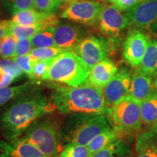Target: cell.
Masks as SVG:
<instances>
[{"instance_id":"obj_1","label":"cell","mask_w":157,"mask_h":157,"mask_svg":"<svg viewBox=\"0 0 157 157\" xmlns=\"http://www.w3.org/2000/svg\"><path fill=\"white\" fill-rule=\"evenodd\" d=\"M56 111L51 98L31 90L0 108V135L10 142L18 140L33 123Z\"/></svg>"},{"instance_id":"obj_2","label":"cell","mask_w":157,"mask_h":157,"mask_svg":"<svg viewBox=\"0 0 157 157\" xmlns=\"http://www.w3.org/2000/svg\"><path fill=\"white\" fill-rule=\"evenodd\" d=\"M52 89L51 99L61 114H109L103 89L90 84L87 80L77 87L53 85Z\"/></svg>"},{"instance_id":"obj_3","label":"cell","mask_w":157,"mask_h":157,"mask_svg":"<svg viewBox=\"0 0 157 157\" xmlns=\"http://www.w3.org/2000/svg\"><path fill=\"white\" fill-rule=\"evenodd\" d=\"M105 114L76 113L68 114L61 123L62 140L64 145L87 146L101 132L111 128Z\"/></svg>"},{"instance_id":"obj_4","label":"cell","mask_w":157,"mask_h":157,"mask_svg":"<svg viewBox=\"0 0 157 157\" xmlns=\"http://www.w3.org/2000/svg\"><path fill=\"white\" fill-rule=\"evenodd\" d=\"M52 115L36 120L19 139L31 143L48 157H59L63 148L61 123Z\"/></svg>"},{"instance_id":"obj_5","label":"cell","mask_w":157,"mask_h":157,"mask_svg":"<svg viewBox=\"0 0 157 157\" xmlns=\"http://www.w3.org/2000/svg\"><path fill=\"white\" fill-rule=\"evenodd\" d=\"M90 71L72 50L53 59L43 80L77 87L87 79Z\"/></svg>"},{"instance_id":"obj_6","label":"cell","mask_w":157,"mask_h":157,"mask_svg":"<svg viewBox=\"0 0 157 157\" xmlns=\"http://www.w3.org/2000/svg\"><path fill=\"white\" fill-rule=\"evenodd\" d=\"M140 103L129 95L117 102L109 109L108 115L111 124L121 135L135 132L141 127Z\"/></svg>"},{"instance_id":"obj_7","label":"cell","mask_w":157,"mask_h":157,"mask_svg":"<svg viewBox=\"0 0 157 157\" xmlns=\"http://www.w3.org/2000/svg\"><path fill=\"white\" fill-rule=\"evenodd\" d=\"M103 7V4L98 1L79 0L70 4L61 17L83 25H95L99 23Z\"/></svg>"},{"instance_id":"obj_8","label":"cell","mask_w":157,"mask_h":157,"mask_svg":"<svg viewBox=\"0 0 157 157\" xmlns=\"http://www.w3.org/2000/svg\"><path fill=\"white\" fill-rule=\"evenodd\" d=\"M109 45L105 39L88 36L81 39L73 50L84 64L91 71L95 65L108 58Z\"/></svg>"},{"instance_id":"obj_9","label":"cell","mask_w":157,"mask_h":157,"mask_svg":"<svg viewBox=\"0 0 157 157\" xmlns=\"http://www.w3.org/2000/svg\"><path fill=\"white\" fill-rule=\"evenodd\" d=\"M98 24L101 32L111 41H116L131 25L124 13L112 5H104Z\"/></svg>"},{"instance_id":"obj_10","label":"cell","mask_w":157,"mask_h":157,"mask_svg":"<svg viewBox=\"0 0 157 157\" xmlns=\"http://www.w3.org/2000/svg\"><path fill=\"white\" fill-rule=\"evenodd\" d=\"M130 24L153 32L157 28V0H143L124 11Z\"/></svg>"},{"instance_id":"obj_11","label":"cell","mask_w":157,"mask_h":157,"mask_svg":"<svg viewBox=\"0 0 157 157\" xmlns=\"http://www.w3.org/2000/svg\"><path fill=\"white\" fill-rule=\"evenodd\" d=\"M131 78L132 75L127 70L124 68L118 70L114 76L103 88L105 103L109 111L117 102L129 95Z\"/></svg>"},{"instance_id":"obj_12","label":"cell","mask_w":157,"mask_h":157,"mask_svg":"<svg viewBox=\"0 0 157 157\" xmlns=\"http://www.w3.org/2000/svg\"><path fill=\"white\" fill-rule=\"evenodd\" d=\"M150 38L139 29L129 33L124 44V58L132 67H138L144 56Z\"/></svg>"},{"instance_id":"obj_13","label":"cell","mask_w":157,"mask_h":157,"mask_svg":"<svg viewBox=\"0 0 157 157\" xmlns=\"http://www.w3.org/2000/svg\"><path fill=\"white\" fill-rule=\"evenodd\" d=\"M0 157H48L26 141L0 140Z\"/></svg>"},{"instance_id":"obj_14","label":"cell","mask_w":157,"mask_h":157,"mask_svg":"<svg viewBox=\"0 0 157 157\" xmlns=\"http://www.w3.org/2000/svg\"><path fill=\"white\" fill-rule=\"evenodd\" d=\"M155 93L153 77L137 69L131 78L129 95L137 101L142 102Z\"/></svg>"},{"instance_id":"obj_15","label":"cell","mask_w":157,"mask_h":157,"mask_svg":"<svg viewBox=\"0 0 157 157\" xmlns=\"http://www.w3.org/2000/svg\"><path fill=\"white\" fill-rule=\"evenodd\" d=\"M117 71L118 68L113 62L105 58L92 68L87 80L90 84L103 89Z\"/></svg>"},{"instance_id":"obj_16","label":"cell","mask_w":157,"mask_h":157,"mask_svg":"<svg viewBox=\"0 0 157 157\" xmlns=\"http://www.w3.org/2000/svg\"><path fill=\"white\" fill-rule=\"evenodd\" d=\"M56 47L63 50H73L81 41V33L77 27L71 24H60L54 33Z\"/></svg>"},{"instance_id":"obj_17","label":"cell","mask_w":157,"mask_h":157,"mask_svg":"<svg viewBox=\"0 0 157 157\" xmlns=\"http://www.w3.org/2000/svg\"><path fill=\"white\" fill-rule=\"evenodd\" d=\"M132 157H157V126L137 137Z\"/></svg>"},{"instance_id":"obj_18","label":"cell","mask_w":157,"mask_h":157,"mask_svg":"<svg viewBox=\"0 0 157 157\" xmlns=\"http://www.w3.org/2000/svg\"><path fill=\"white\" fill-rule=\"evenodd\" d=\"M142 73L151 77L157 75V41L154 39L149 40L148 47L140 64L137 67Z\"/></svg>"},{"instance_id":"obj_19","label":"cell","mask_w":157,"mask_h":157,"mask_svg":"<svg viewBox=\"0 0 157 157\" xmlns=\"http://www.w3.org/2000/svg\"><path fill=\"white\" fill-rule=\"evenodd\" d=\"M48 28L46 19L44 20L42 22L34 25H20L13 22L12 21H8V24H7L8 35L14 36L17 40L21 39L31 38L39 31Z\"/></svg>"},{"instance_id":"obj_20","label":"cell","mask_w":157,"mask_h":157,"mask_svg":"<svg viewBox=\"0 0 157 157\" xmlns=\"http://www.w3.org/2000/svg\"><path fill=\"white\" fill-rule=\"evenodd\" d=\"M121 135V133L114 127H111L101 132L87 145L90 154H93L94 153L99 151L101 149L112 144L115 141L119 140Z\"/></svg>"},{"instance_id":"obj_21","label":"cell","mask_w":157,"mask_h":157,"mask_svg":"<svg viewBox=\"0 0 157 157\" xmlns=\"http://www.w3.org/2000/svg\"><path fill=\"white\" fill-rule=\"evenodd\" d=\"M140 113L142 124L157 126V95L156 93L141 102Z\"/></svg>"},{"instance_id":"obj_22","label":"cell","mask_w":157,"mask_h":157,"mask_svg":"<svg viewBox=\"0 0 157 157\" xmlns=\"http://www.w3.org/2000/svg\"><path fill=\"white\" fill-rule=\"evenodd\" d=\"M51 14L41 13L33 8L25 10L13 15L12 21L20 25H34L42 22Z\"/></svg>"},{"instance_id":"obj_23","label":"cell","mask_w":157,"mask_h":157,"mask_svg":"<svg viewBox=\"0 0 157 157\" xmlns=\"http://www.w3.org/2000/svg\"><path fill=\"white\" fill-rule=\"evenodd\" d=\"M130 153L129 147L120 140H118L90 157H127Z\"/></svg>"},{"instance_id":"obj_24","label":"cell","mask_w":157,"mask_h":157,"mask_svg":"<svg viewBox=\"0 0 157 157\" xmlns=\"http://www.w3.org/2000/svg\"><path fill=\"white\" fill-rule=\"evenodd\" d=\"M56 27L44 29L39 31L31 38V44L34 48H50L56 47L54 33Z\"/></svg>"},{"instance_id":"obj_25","label":"cell","mask_w":157,"mask_h":157,"mask_svg":"<svg viewBox=\"0 0 157 157\" xmlns=\"http://www.w3.org/2000/svg\"><path fill=\"white\" fill-rule=\"evenodd\" d=\"M31 86L28 83H25L15 87H7L0 88V108L19 95L30 91Z\"/></svg>"},{"instance_id":"obj_26","label":"cell","mask_w":157,"mask_h":157,"mask_svg":"<svg viewBox=\"0 0 157 157\" xmlns=\"http://www.w3.org/2000/svg\"><path fill=\"white\" fill-rule=\"evenodd\" d=\"M66 50L63 49L57 48V47H50V48H33L30 55L35 60H52Z\"/></svg>"},{"instance_id":"obj_27","label":"cell","mask_w":157,"mask_h":157,"mask_svg":"<svg viewBox=\"0 0 157 157\" xmlns=\"http://www.w3.org/2000/svg\"><path fill=\"white\" fill-rule=\"evenodd\" d=\"M90 154L87 146L79 144L65 145L59 157H90Z\"/></svg>"},{"instance_id":"obj_28","label":"cell","mask_w":157,"mask_h":157,"mask_svg":"<svg viewBox=\"0 0 157 157\" xmlns=\"http://www.w3.org/2000/svg\"><path fill=\"white\" fill-rule=\"evenodd\" d=\"M17 39L11 35L3 38L2 44L0 48V56L3 58H13L15 56Z\"/></svg>"},{"instance_id":"obj_29","label":"cell","mask_w":157,"mask_h":157,"mask_svg":"<svg viewBox=\"0 0 157 157\" xmlns=\"http://www.w3.org/2000/svg\"><path fill=\"white\" fill-rule=\"evenodd\" d=\"M52 60H34L31 74L29 76L32 80L39 81L43 80V78L48 72L49 66Z\"/></svg>"},{"instance_id":"obj_30","label":"cell","mask_w":157,"mask_h":157,"mask_svg":"<svg viewBox=\"0 0 157 157\" xmlns=\"http://www.w3.org/2000/svg\"><path fill=\"white\" fill-rule=\"evenodd\" d=\"M60 0H34V9L41 13L50 14L60 6Z\"/></svg>"},{"instance_id":"obj_31","label":"cell","mask_w":157,"mask_h":157,"mask_svg":"<svg viewBox=\"0 0 157 157\" xmlns=\"http://www.w3.org/2000/svg\"><path fill=\"white\" fill-rule=\"evenodd\" d=\"M0 68L15 78L23 74V71L15 60L10 58H3L0 60Z\"/></svg>"},{"instance_id":"obj_32","label":"cell","mask_w":157,"mask_h":157,"mask_svg":"<svg viewBox=\"0 0 157 157\" xmlns=\"http://www.w3.org/2000/svg\"><path fill=\"white\" fill-rule=\"evenodd\" d=\"M12 59L18 64L23 73L27 74L29 76L31 75V72H32L33 63L34 60L30 54L23 56H16Z\"/></svg>"},{"instance_id":"obj_33","label":"cell","mask_w":157,"mask_h":157,"mask_svg":"<svg viewBox=\"0 0 157 157\" xmlns=\"http://www.w3.org/2000/svg\"><path fill=\"white\" fill-rule=\"evenodd\" d=\"M10 5V12L13 15L25 10L34 7V0H8Z\"/></svg>"},{"instance_id":"obj_34","label":"cell","mask_w":157,"mask_h":157,"mask_svg":"<svg viewBox=\"0 0 157 157\" xmlns=\"http://www.w3.org/2000/svg\"><path fill=\"white\" fill-rule=\"evenodd\" d=\"M32 44L31 38L21 39L17 41L15 56H23L29 55L32 50Z\"/></svg>"},{"instance_id":"obj_35","label":"cell","mask_w":157,"mask_h":157,"mask_svg":"<svg viewBox=\"0 0 157 157\" xmlns=\"http://www.w3.org/2000/svg\"><path fill=\"white\" fill-rule=\"evenodd\" d=\"M107 2L119 9L121 12H124L143 0H106Z\"/></svg>"},{"instance_id":"obj_36","label":"cell","mask_w":157,"mask_h":157,"mask_svg":"<svg viewBox=\"0 0 157 157\" xmlns=\"http://www.w3.org/2000/svg\"><path fill=\"white\" fill-rule=\"evenodd\" d=\"M15 79L16 78L0 68V88L9 87Z\"/></svg>"},{"instance_id":"obj_37","label":"cell","mask_w":157,"mask_h":157,"mask_svg":"<svg viewBox=\"0 0 157 157\" xmlns=\"http://www.w3.org/2000/svg\"><path fill=\"white\" fill-rule=\"evenodd\" d=\"M7 24H8V21H0V39L4 38L8 35Z\"/></svg>"},{"instance_id":"obj_38","label":"cell","mask_w":157,"mask_h":157,"mask_svg":"<svg viewBox=\"0 0 157 157\" xmlns=\"http://www.w3.org/2000/svg\"><path fill=\"white\" fill-rule=\"evenodd\" d=\"M154 89H155V93H156V95H157V75L155 76V79H154Z\"/></svg>"},{"instance_id":"obj_39","label":"cell","mask_w":157,"mask_h":157,"mask_svg":"<svg viewBox=\"0 0 157 157\" xmlns=\"http://www.w3.org/2000/svg\"><path fill=\"white\" fill-rule=\"evenodd\" d=\"M60 1H61V2H69L70 4H71V3L74 2L78 1V0H60Z\"/></svg>"},{"instance_id":"obj_40","label":"cell","mask_w":157,"mask_h":157,"mask_svg":"<svg viewBox=\"0 0 157 157\" xmlns=\"http://www.w3.org/2000/svg\"><path fill=\"white\" fill-rule=\"evenodd\" d=\"M89 1H95V0H89Z\"/></svg>"}]
</instances>
